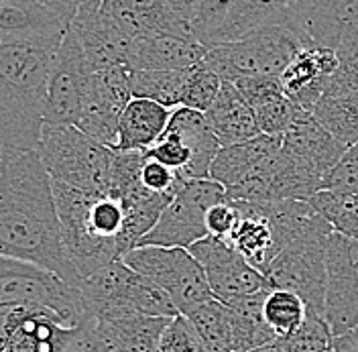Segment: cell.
Segmentation results:
<instances>
[{
  "mask_svg": "<svg viewBox=\"0 0 358 352\" xmlns=\"http://www.w3.org/2000/svg\"><path fill=\"white\" fill-rule=\"evenodd\" d=\"M0 255L82 283L39 149L0 151Z\"/></svg>",
  "mask_w": 358,
  "mask_h": 352,
  "instance_id": "1",
  "label": "cell"
},
{
  "mask_svg": "<svg viewBox=\"0 0 358 352\" xmlns=\"http://www.w3.org/2000/svg\"><path fill=\"white\" fill-rule=\"evenodd\" d=\"M62 39H0V151L39 147Z\"/></svg>",
  "mask_w": 358,
  "mask_h": 352,
  "instance_id": "2",
  "label": "cell"
},
{
  "mask_svg": "<svg viewBox=\"0 0 358 352\" xmlns=\"http://www.w3.org/2000/svg\"><path fill=\"white\" fill-rule=\"evenodd\" d=\"M37 149L53 185L112 196L114 149L71 125H43Z\"/></svg>",
  "mask_w": 358,
  "mask_h": 352,
  "instance_id": "3",
  "label": "cell"
},
{
  "mask_svg": "<svg viewBox=\"0 0 358 352\" xmlns=\"http://www.w3.org/2000/svg\"><path fill=\"white\" fill-rule=\"evenodd\" d=\"M80 291L94 320L124 314H145L157 318H173L179 314L173 300L155 281L136 273L122 259L104 265L84 277Z\"/></svg>",
  "mask_w": 358,
  "mask_h": 352,
  "instance_id": "4",
  "label": "cell"
},
{
  "mask_svg": "<svg viewBox=\"0 0 358 352\" xmlns=\"http://www.w3.org/2000/svg\"><path fill=\"white\" fill-rule=\"evenodd\" d=\"M303 45L297 35L281 22L263 24L236 41L208 49L203 64L214 69L224 82L246 76H281L293 55Z\"/></svg>",
  "mask_w": 358,
  "mask_h": 352,
  "instance_id": "5",
  "label": "cell"
},
{
  "mask_svg": "<svg viewBox=\"0 0 358 352\" xmlns=\"http://www.w3.org/2000/svg\"><path fill=\"white\" fill-rule=\"evenodd\" d=\"M332 226L320 214L310 226L273 259L263 273L268 287H281L299 293L310 311L322 316L328 283L326 251L332 237Z\"/></svg>",
  "mask_w": 358,
  "mask_h": 352,
  "instance_id": "6",
  "label": "cell"
},
{
  "mask_svg": "<svg viewBox=\"0 0 358 352\" xmlns=\"http://www.w3.org/2000/svg\"><path fill=\"white\" fill-rule=\"evenodd\" d=\"M0 306H43L57 311L73 328L94 320L80 287L39 265L4 255H0Z\"/></svg>",
  "mask_w": 358,
  "mask_h": 352,
  "instance_id": "7",
  "label": "cell"
},
{
  "mask_svg": "<svg viewBox=\"0 0 358 352\" xmlns=\"http://www.w3.org/2000/svg\"><path fill=\"white\" fill-rule=\"evenodd\" d=\"M122 261L136 273L155 281L176 304L179 314H189L214 297L198 259L183 246L143 244L129 251Z\"/></svg>",
  "mask_w": 358,
  "mask_h": 352,
  "instance_id": "8",
  "label": "cell"
},
{
  "mask_svg": "<svg viewBox=\"0 0 358 352\" xmlns=\"http://www.w3.org/2000/svg\"><path fill=\"white\" fill-rule=\"evenodd\" d=\"M224 198L226 188L210 177L183 179L173 199L167 204L155 226L141 239L138 246L157 244L189 248L194 242L208 237L206 214L216 202Z\"/></svg>",
  "mask_w": 358,
  "mask_h": 352,
  "instance_id": "9",
  "label": "cell"
},
{
  "mask_svg": "<svg viewBox=\"0 0 358 352\" xmlns=\"http://www.w3.org/2000/svg\"><path fill=\"white\" fill-rule=\"evenodd\" d=\"M92 73L94 71L84 55L82 45L76 33L67 27L47 84L45 125H78L82 100L88 90Z\"/></svg>",
  "mask_w": 358,
  "mask_h": 352,
  "instance_id": "10",
  "label": "cell"
},
{
  "mask_svg": "<svg viewBox=\"0 0 358 352\" xmlns=\"http://www.w3.org/2000/svg\"><path fill=\"white\" fill-rule=\"evenodd\" d=\"M328 283L322 318L334 336L358 326V239L332 232L326 251Z\"/></svg>",
  "mask_w": 358,
  "mask_h": 352,
  "instance_id": "11",
  "label": "cell"
},
{
  "mask_svg": "<svg viewBox=\"0 0 358 352\" xmlns=\"http://www.w3.org/2000/svg\"><path fill=\"white\" fill-rule=\"evenodd\" d=\"M279 22L301 45L336 51L358 33V0H297Z\"/></svg>",
  "mask_w": 358,
  "mask_h": 352,
  "instance_id": "12",
  "label": "cell"
},
{
  "mask_svg": "<svg viewBox=\"0 0 358 352\" xmlns=\"http://www.w3.org/2000/svg\"><path fill=\"white\" fill-rule=\"evenodd\" d=\"M189 253L201 265L208 286L214 297L224 304H232L238 297L265 289V275L255 269L230 242L206 237L189 246Z\"/></svg>",
  "mask_w": 358,
  "mask_h": 352,
  "instance_id": "13",
  "label": "cell"
},
{
  "mask_svg": "<svg viewBox=\"0 0 358 352\" xmlns=\"http://www.w3.org/2000/svg\"><path fill=\"white\" fill-rule=\"evenodd\" d=\"M88 324L73 328L53 309L15 306L13 326L2 352H80Z\"/></svg>",
  "mask_w": 358,
  "mask_h": 352,
  "instance_id": "14",
  "label": "cell"
},
{
  "mask_svg": "<svg viewBox=\"0 0 358 352\" xmlns=\"http://www.w3.org/2000/svg\"><path fill=\"white\" fill-rule=\"evenodd\" d=\"M67 27L76 33L92 71L129 66L134 39L102 13L100 0H92L80 6Z\"/></svg>",
  "mask_w": 358,
  "mask_h": 352,
  "instance_id": "15",
  "label": "cell"
},
{
  "mask_svg": "<svg viewBox=\"0 0 358 352\" xmlns=\"http://www.w3.org/2000/svg\"><path fill=\"white\" fill-rule=\"evenodd\" d=\"M281 147L308 171L320 177L322 183L348 149L313 116V112L301 108L281 134Z\"/></svg>",
  "mask_w": 358,
  "mask_h": 352,
  "instance_id": "16",
  "label": "cell"
},
{
  "mask_svg": "<svg viewBox=\"0 0 358 352\" xmlns=\"http://www.w3.org/2000/svg\"><path fill=\"white\" fill-rule=\"evenodd\" d=\"M338 67V55L328 47H301L279 76L285 96L301 111L312 112Z\"/></svg>",
  "mask_w": 358,
  "mask_h": 352,
  "instance_id": "17",
  "label": "cell"
},
{
  "mask_svg": "<svg viewBox=\"0 0 358 352\" xmlns=\"http://www.w3.org/2000/svg\"><path fill=\"white\" fill-rule=\"evenodd\" d=\"M234 202L238 206V220L226 242H230L255 269L265 273L285 244L261 202Z\"/></svg>",
  "mask_w": 358,
  "mask_h": 352,
  "instance_id": "18",
  "label": "cell"
},
{
  "mask_svg": "<svg viewBox=\"0 0 358 352\" xmlns=\"http://www.w3.org/2000/svg\"><path fill=\"white\" fill-rule=\"evenodd\" d=\"M100 8L131 39L151 33H169L196 39L189 21L181 19L161 0H100Z\"/></svg>",
  "mask_w": 358,
  "mask_h": 352,
  "instance_id": "19",
  "label": "cell"
},
{
  "mask_svg": "<svg viewBox=\"0 0 358 352\" xmlns=\"http://www.w3.org/2000/svg\"><path fill=\"white\" fill-rule=\"evenodd\" d=\"M208 47L194 37L151 33L134 39L129 66L133 69H187L203 62Z\"/></svg>",
  "mask_w": 358,
  "mask_h": 352,
  "instance_id": "20",
  "label": "cell"
},
{
  "mask_svg": "<svg viewBox=\"0 0 358 352\" xmlns=\"http://www.w3.org/2000/svg\"><path fill=\"white\" fill-rule=\"evenodd\" d=\"M165 132L179 136L192 151V161L181 174L183 179H206L210 177V167L214 157L222 149L220 141L210 129L206 114L187 106H178L171 112Z\"/></svg>",
  "mask_w": 358,
  "mask_h": 352,
  "instance_id": "21",
  "label": "cell"
},
{
  "mask_svg": "<svg viewBox=\"0 0 358 352\" xmlns=\"http://www.w3.org/2000/svg\"><path fill=\"white\" fill-rule=\"evenodd\" d=\"M171 112H173L171 108L159 104L155 100L133 96L120 114L118 139H116L114 149L116 151H147L165 132Z\"/></svg>",
  "mask_w": 358,
  "mask_h": 352,
  "instance_id": "22",
  "label": "cell"
},
{
  "mask_svg": "<svg viewBox=\"0 0 358 352\" xmlns=\"http://www.w3.org/2000/svg\"><path fill=\"white\" fill-rule=\"evenodd\" d=\"M203 114L222 147L236 145L261 134L255 111L246 104L232 82H222L216 100Z\"/></svg>",
  "mask_w": 358,
  "mask_h": 352,
  "instance_id": "23",
  "label": "cell"
},
{
  "mask_svg": "<svg viewBox=\"0 0 358 352\" xmlns=\"http://www.w3.org/2000/svg\"><path fill=\"white\" fill-rule=\"evenodd\" d=\"M64 22L39 0L0 2V39H62Z\"/></svg>",
  "mask_w": 358,
  "mask_h": 352,
  "instance_id": "24",
  "label": "cell"
},
{
  "mask_svg": "<svg viewBox=\"0 0 358 352\" xmlns=\"http://www.w3.org/2000/svg\"><path fill=\"white\" fill-rule=\"evenodd\" d=\"M281 147V136L277 134H259L255 139H248L236 145L222 147L212 161L210 179L222 183L228 190H232L243 177L267 155L275 153Z\"/></svg>",
  "mask_w": 358,
  "mask_h": 352,
  "instance_id": "25",
  "label": "cell"
},
{
  "mask_svg": "<svg viewBox=\"0 0 358 352\" xmlns=\"http://www.w3.org/2000/svg\"><path fill=\"white\" fill-rule=\"evenodd\" d=\"M267 289L238 297L236 302L228 304L232 316V346L234 352H250L261 346H267L277 340L275 332L268 328L263 304Z\"/></svg>",
  "mask_w": 358,
  "mask_h": 352,
  "instance_id": "26",
  "label": "cell"
},
{
  "mask_svg": "<svg viewBox=\"0 0 358 352\" xmlns=\"http://www.w3.org/2000/svg\"><path fill=\"white\" fill-rule=\"evenodd\" d=\"M312 112L346 147L358 143V88L330 82Z\"/></svg>",
  "mask_w": 358,
  "mask_h": 352,
  "instance_id": "27",
  "label": "cell"
},
{
  "mask_svg": "<svg viewBox=\"0 0 358 352\" xmlns=\"http://www.w3.org/2000/svg\"><path fill=\"white\" fill-rule=\"evenodd\" d=\"M169 320L171 318L124 314V316L96 320V322L124 352H157L159 340Z\"/></svg>",
  "mask_w": 358,
  "mask_h": 352,
  "instance_id": "28",
  "label": "cell"
},
{
  "mask_svg": "<svg viewBox=\"0 0 358 352\" xmlns=\"http://www.w3.org/2000/svg\"><path fill=\"white\" fill-rule=\"evenodd\" d=\"M295 2L297 0H236L224 27L216 35L214 47L236 41L263 24L279 22Z\"/></svg>",
  "mask_w": 358,
  "mask_h": 352,
  "instance_id": "29",
  "label": "cell"
},
{
  "mask_svg": "<svg viewBox=\"0 0 358 352\" xmlns=\"http://www.w3.org/2000/svg\"><path fill=\"white\" fill-rule=\"evenodd\" d=\"M187 69H133V96L149 98L167 108L183 104V94L189 80Z\"/></svg>",
  "mask_w": 358,
  "mask_h": 352,
  "instance_id": "30",
  "label": "cell"
},
{
  "mask_svg": "<svg viewBox=\"0 0 358 352\" xmlns=\"http://www.w3.org/2000/svg\"><path fill=\"white\" fill-rule=\"evenodd\" d=\"M185 316V314H183ZM210 352H234L230 306L212 297L187 314Z\"/></svg>",
  "mask_w": 358,
  "mask_h": 352,
  "instance_id": "31",
  "label": "cell"
},
{
  "mask_svg": "<svg viewBox=\"0 0 358 352\" xmlns=\"http://www.w3.org/2000/svg\"><path fill=\"white\" fill-rule=\"evenodd\" d=\"M263 314H265L268 328L275 332V336L287 338L301 328L308 316V306L303 297L291 289L268 287L265 304H263Z\"/></svg>",
  "mask_w": 358,
  "mask_h": 352,
  "instance_id": "32",
  "label": "cell"
},
{
  "mask_svg": "<svg viewBox=\"0 0 358 352\" xmlns=\"http://www.w3.org/2000/svg\"><path fill=\"white\" fill-rule=\"evenodd\" d=\"M308 202L332 226L334 232L348 239H358V194L317 190Z\"/></svg>",
  "mask_w": 358,
  "mask_h": 352,
  "instance_id": "33",
  "label": "cell"
},
{
  "mask_svg": "<svg viewBox=\"0 0 358 352\" xmlns=\"http://www.w3.org/2000/svg\"><path fill=\"white\" fill-rule=\"evenodd\" d=\"M236 0H196L192 13V31L203 47L212 49L218 31L224 27Z\"/></svg>",
  "mask_w": 358,
  "mask_h": 352,
  "instance_id": "34",
  "label": "cell"
},
{
  "mask_svg": "<svg viewBox=\"0 0 358 352\" xmlns=\"http://www.w3.org/2000/svg\"><path fill=\"white\" fill-rule=\"evenodd\" d=\"M222 78L214 69L206 66L203 62L196 64L189 71V80H187V86H185L181 106L206 112L212 106V102L216 100L218 92L222 88Z\"/></svg>",
  "mask_w": 358,
  "mask_h": 352,
  "instance_id": "35",
  "label": "cell"
},
{
  "mask_svg": "<svg viewBox=\"0 0 358 352\" xmlns=\"http://www.w3.org/2000/svg\"><path fill=\"white\" fill-rule=\"evenodd\" d=\"M157 352H210L192 320L178 314L165 326Z\"/></svg>",
  "mask_w": 358,
  "mask_h": 352,
  "instance_id": "36",
  "label": "cell"
},
{
  "mask_svg": "<svg viewBox=\"0 0 358 352\" xmlns=\"http://www.w3.org/2000/svg\"><path fill=\"white\" fill-rule=\"evenodd\" d=\"M255 111V118L257 125L263 134H277L281 136L283 132L287 131V127L291 125L293 116L297 114V106L291 102L285 94H279L275 98H271L267 102L259 104L252 108Z\"/></svg>",
  "mask_w": 358,
  "mask_h": 352,
  "instance_id": "37",
  "label": "cell"
},
{
  "mask_svg": "<svg viewBox=\"0 0 358 352\" xmlns=\"http://www.w3.org/2000/svg\"><path fill=\"white\" fill-rule=\"evenodd\" d=\"M145 157L155 159L159 163L176 169L179 176H181L185 171V167L189 165V161H192V151H189V147L179 136L171 134V132H163L159 136V141H155L145 151Z\"/></svg>",
  "mask_w": 358,
  "mask_h": 352,
  "instance_id": "38",
  "label": "cell"
},
{
  "mask_svg": "<svg viewBox=\"0 0 358 352\" xmlns=\"http://www.w3.org/2000/svg\"><path fill=\"white\" fill-rule=\"evenodd\" d=\"M322 190L358 194V143L346 149V153L338 161V165L326 176Z\"/></svg>",
  "mask_w": 358,
  "mask_h": 352,
  "instance_id": "39",
  "label": "cell"
},
{
  "mask_svg": "<svg viewBox=\"0 0 358 352\" xmlns=\"http://www.w3.org/2000/svg\"><path fill=\"white\" fill-rule=\"evenodd\" d=\"M141 183L149 190V192H155V194H169V196H176V192L179 190L183 177L179 176L176 169L159 163L155 159H149L145 157L143 165H141Z\"/></svg>",
  "mask_w": 358,
  "mask_h": 352,
  "instance_id": "40",
  "label": "cell"
},
{
  "mask_svg": "<svg viewBox=\"0 0 358 352\" xmlns=\"http://www.w3.org/2000/svg\"><path fill=\"white\" fill-rule=\"evenodd\" d=\"M232 84L241 92V96L245 98V102L250 108L267 102L279 94H285L281 80L277 76H246V78L234 80Z\"/></svg>",
  "mask_w": 358,
  "mask_h": 352,
  "instance_id": "41",
  "label": "cell"
},
{
  "mask_svg": "<svg viewBox=\"0 0 358 352\" xmlns=\"http://www.w3.org/2000/svg\"><path fill=\"white\" fill-rule=\"evenodd\" d=\"M238 220V206L232 198L220 199L216 202L208 214H206V228H208V237H216L226 241L230 237V232L234 230Z\"/></svg>",
  "mask_w": 358,
  "mask_h": 352,
  "instance_id": "42",
  "label": "cell"
},
{
  "mask_svg": "<svg viewBox=\"0 0 358 352\" xmlns=\"http://www.w3.org/2000/svg\"><path fill=\"white\" fill-rule=\"evenodd\" d=\"M338 67L332 76V84L358 88V33L336 49Z\"/></svg>",
  "mask_w": 358,
  "mask_h": 352,
  "instance_id": "43",
  "label": "cell"
},
{
  "mask_svg": "<svg viewBox=\"0 0 358 352\" xmlns=\"http://www.w3.org/2000/svg\"><path fill=\"white\" fill-rule=\"evenodd\" d=\"M80 352H124L106 332L100 328L96 320H92L86 328V338Z\"/></svg>",
  "mask_w": 358,
  "mask_h": 352,
  "instance_id": "44",
  "label": "cell"
},
{
  "mask_svg": "<svg viewBox=\"0 0 358 352\" xmlns=\"http://www.w3.org/2000/svg\"><path fill=\"white\" fill-rule=\"evenodd\" d=\"M47 8H51L59 19L69 24V21L76 17V13L80 10V6H84L86 2L92 0H39Z\"/></svg>",
  "mask_w": 358,
  "mask_h": 352,
  "instance_id": "45",
  "label": "cell"
},
{
  "mask_svg": "<svg viewBox=\"0 0 358 352\" xmlns=\"http://www.w3.org/2000/svg\"><path fill=\"white\" fill-rule=\"evenodd\" d=\"M328 352H358V326L346 334L334 336L332 349Z\"/></svg>",
  "mask_w": 358,
  "mask_h": 352,
  "instance_id": "46",
  "label": "cell"
},
{
  "mask_svg": "<svg viewBox=\"0 0 358 352\" xmlns=\"http://www.w3.org/2000/svg\"><path fill=\"white\" fill-rule=\"evenodd\" d=\"M13 308L15 306H0V352L6 346L10 326H13Z\"/></svg>",
  "mask_w": 358,
  "mask_h": 352,
  "instance_id": "47",
  "label": "cell"
},
{
  "mask_svg": "<svg viewBox=\"0 0 358 352\" xmlns=\"http://www.w3.org/2000/svg\"><path fill=\"white\" fill-rule=\"evenodd\" d=\"M167 8H171L176 15H179L185 21H192V13H194V4L196 0H161Z\"/></svg>",
  "mask_w": 358,
  "mask_h": 352,
  "instance_id": "48",
  "label": "cell"
},
{
  "mask_svg": "<svg viewBox=\"0 0 358 352\" xmlns=\"http://www.w3.org/2000/svg\"><path fill=\"white\" fill-rule=\"evenodd\" d=\"M0 2H21V0H0Z\"/></svg>",
  "mask_w": 358,
  "mask_h": 352,
  "instance_id": "49",
  "label": "cell"
}]
</instances>
